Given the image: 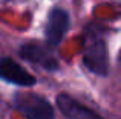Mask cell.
I'll return each mask as SVG.
<instances>
[{
	"label": "cell",
	"mask_w": 121,
	"mask_h": 119,
	"mask_svg": "<svg viewBox=\"0 0 121 119\" xmlns=\"http://www.w3.org/2000/svg\"><path fill=\"white\" fill-rule=\"evenodd\" d=\"M83 64L86 66L87 70L98 76H106L109 73V55H107L106 40L97 32L86 37Z\"/></svg>",
	"instance_id": "cell-1"
},
{
	"label": "cell",
	"mask_w": 121,
	"mask_h": 119,
	"mask_svg": "<svg viewBox=\"0 0 121 119\" xmlns=\"http://www.w3.org/2000/svg\"><path fill=\"white\" fill-rule=\"evenodd\" d=\"M14 107L28 119H54V107L46 98L31 92H18L14 96Z\"/></svg>",
	"instance_id": "cell-2"
},
{
	"label": "cell",
	"mask_w": 121,
	"mask_h": 119,
	"mask_svg": "<svg viewBox=\"0 0 121 119\" xmlns=\"http://www.w3.org/2000/svg\"><path fill=\"white\" fill-rule=\"evenodd\" d=\"M69 24H71V17L65 8L55 6L51 9L44 24V37H46L48 44L52 48L58 46L68 32Z\"/></svg>",
	"instance_id": "cell-3"
},
{
	"label": "cell",
	"mask_w": 121,
	"mask_h": 119,
	"mask_svg": "<svg viewBox=\"0 0 121 119\" xmlns=\"http://www.w3.org/2000/svg\"><path fill=\"white\" fill-rule=\"evenodd\" d=\"M18 55L32 64L40 66L48 72H55L58 69V60L51 52L49 48L40 44V43H26L18 49Z\"/></svg>",
	"instance_id": "cell-4"
},
{
	"label": "cell",
	"mask_w": 121,
	"mask_h": 119,
	"mask_svg": "<svg viewBox=\"0 0 121 119\" xmlns=\"http://www.w3.org/2000/svg\"><path fill=\"white\" fill-rule=\"evenodd\" d=\"M0 78L6 83L22 86V87H31L37 83L35 76L31 75L23 66H20L12 58L0 60Z\"/></svg>",
	"instance_id": "cell-5"
},
{
	"label": "cell",
	"mask_w": 121,
	"mask_h": 119,
	"mask_svg": "<svg viewBox=\"0 0 121 119\" xmlns=\"http://www.w3.org/2000/svg\"><path fill=\"white\" fill-rule=\"evenodd\" d=\"M57 105L68 119H103L98 113L80 104L68 93H60L57 96Z\"/></svg>",
	"instance_id": "cell-6"
}]
</instances>
